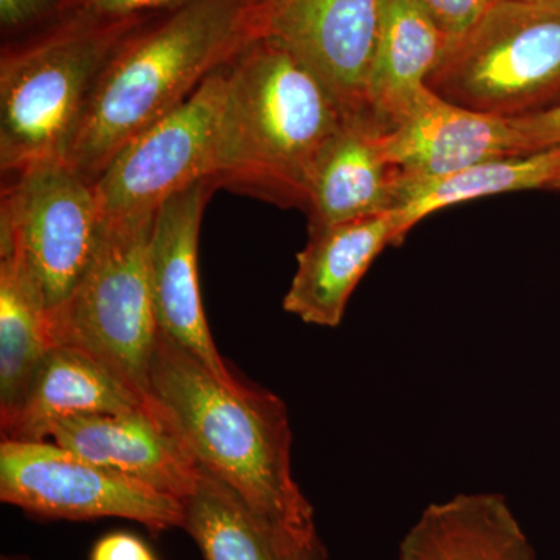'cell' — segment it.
<instances>
[{
  "label": "cell",
  "instance_id": "obj_10",
  "mask_svg": "<svg viewBox=\"0 0 560 560\" xmlns=\"http://www.w3.org/2000/svg\"><path fill=\"white\" fill-rule=\"evenodd\" d=\"M378 16L381 0H275L254 7V31L311 70L342 119L370 121L368 75Z\"/></svg>",
  "mask_w": 560,
  "mask_h": 560
},
{
  "label": "cell",
  "instance_id": "obj_13",
  "mask_svg": "<svg viewBox=\"0 0 560 560\" xmlns=\"http://www.w3.org/2000/svg\"><path fill=\"white\" fill-rule=\"evenodd\" d=\"M55 444L81 458L187 499L197 489L201 466L161 416L139 410L101 412L62 420Z\"/></svg>",
  "mask_w": 560,
  "mask_h": 560
},
{
  "label": "cell",
  "instance_id": "obj_8",
  "mask_svg": "<svg viewBox=\"0 0 560 560\" xmlns=\"http://www.w3.org/2000/svg\"><path fill=\"white\" fill-rule=\"evenodd\" d=\"M0 500L66 521L125 518L151 530L184 523V501L47 442L2 440Z\"/></svg>",
  "mask_w": 560,
  "mask_h": 560
},
{
  "label": "cell",
  "instance_id": "obj_12",
  "mask_svg": "<svg viewBox=\"0 0 560 560\" xmlns=\"http://www.w3.org/2000/svg\"><path fill=\"white\" fill-rule=\"evenodd\" d=\"M383 150L401 176L433 178L480 162L530 154L514 121L445 101L425 88L382 135Z\"/></svg>",
  "mask_w": 560,
  "mask_h": 560
},
{
  "label": "cell",
  "instance_id": "obj_25",
  "mask_svg": "<svg viewBox=\"0 0 560 560\" xmlns=\"http://www.w3.org/2000/svg\"><path fill=\"white\" fill-rule=\"evenodd\" d=\"M521 131L529 153L560 147V105L536 116L512 120Z\"/></svg>",
  "mask_w": 560,
  "mask_h": 560
},
{
  "label": "cell",
  "instance_id": "obj_29",
  "mask_svg": "<svg viewBox=\"0 0 560 560\" xmlns=\"http://www.w3.org/2000/svg\"><path fill=\"white\" fill-rule=\"evenodd\" d=\"M3 560H22V559L3 558Z\"/></svg>",
  "mask_w": 560,
  "mask_h": 560
},
{
  "label": "cell",
  "instance_id": "obj_19",
  "mask_svg": "<svg viewBox=\"0 0 560 560\" xmlns=\"http://www.w3.org/2000/svg\"><path fill=\"white\" fill-rule=\"evenodd\" d=\"M183 529L200 548L202 560H327L320 539H302L261 517L205 469L197 489L184 500Z\"/></svg>",
  "mask_w": 560,
  "mask_h": 560
},
{
  "label": "cell",
  "instance_id": "obj_6",
  "mask_svg": "<svg viewBox=\"0 0 560 560\" xmlns=\"http://www.w3.org/2000/svg\"><path fill=\"white\" fill-rule=\"evenodd\" d=\"M427 88L463 108L523 119L560 105V0H497L447 40Z\"/></svg>",
  "mask_w": 560,
  "mask_h": 560
},
{
  "label": "cell",
  "instance_id": "obj_4",
  "mask_svg": "<svg viewBox=\"0 0 560 560\" xmlns=\"http://www.w3.org/2000/svg\"><path fill=\"white\" fill-rule=\"evenodd\" d=\"M153 16H66L10 39L0 55V171L66 160L92 91L121 40Z\"/></svg>",
  "mask_w": 560,
  "mask_h": 560
},
{
  "label": "cell",
  "instance_id": "obj_2",
  "mask_svg": "<svg viewBox=\"0 0 560 560\" xmlns=\"http://www.w3.org/2000/svg\"><path fill=\"white\" fill-rule=\"evenodd\" d=\"M256 38L253 0H189L131 32L102 70L66 161L95 183L117 151Z\"/></svg>",
  "mask_w": 560,
  "mask_h": 560
},
{
  "label": "cell",
  "instance_id": "obj_21",
  "mask_svg": "<svg viewBox=\"0 0 560 560\" xmlns=\"http://www.w3.org/2000/svg\"><path fill=\"white\" fill-rule=\"evenodd\" d=\"M51 348L49 313L20 271L0 260V415L20 401Z\"/></svg>",
  "mask_w": 560,
  "mask_h": 560
},
{
  "label": "cell",
  "instance_id": "obj_5",
  "mask_svg": "<svg viewBox=\"0 0 560 560\" xmlns=\"http://www.w3.org/2000/svg\"><path fill=\"white\" fill-rule=\"evenodd\" d=\"M154 213L105 220L97 249L75 289L49 313L54 346L88 353L151 411V364L158 329L149 245Z\"/></svg>",
  "mask_w": 560,
  "mask_h": 560
},
{
  "label": "cell",
  "instance_id": "obj_22",
  "mask_svg": "<svg viewBox=\"0 0 560 560\" xmlns=\"http://www.w3.org/2000/svg\"><path fill=\"white\" fill-rule=\"evenodd\" d=\"M66 0H0L3 36L22 38L49 27L65 16Z\"/></svg>",
  "mask_w": 560,
  "mask_h": 560
},
{
  "label": "cell",
  "instance_id": "obj_17",
  "mask_svg": "<svg viewBox=\"0 0 560 560\" xmlns=\"http://www.w3.org/2000/svg\"><path fill=\"white\" fill-rule=\"evenodd\" d=\"M445 44L418 0H381L366 102L368 119L383 135L410 113Z\"/></svg>",
  "mask_w": 560,
  "mask_h": 560
},
{
  "label": "cell",
  "instance_id": "obj_9",
  "mask_svg": "<svg viewBox=\"0 0 560 560\" xmlns=\"http://www.w3.org/2000/svg\"><path fill=\"white\" fill-rule=\"evenodd\" d=\"M228 66L117 151L94 183L105 220L156 212L172 195L212 180Z\"/></svg>",
  "mask_w": 560,
  "mask_h": 560
},
{
  "label": "cell",
  "instance_id": "obj_28",
  "mask_svg": "<svg viewBox=\"0 0 560 560\" xmlns=\"http://www.w3.org/2000/svg\"><path fill=\"white\" fill-rule=\"evenodd\" d=\"M550 190L560 191V173L558 178H556L555 183L551 184Z\"/></svg>",
  "mask_w": 560,
  "mask_h": 560
},
{
  "label": "cell",
  "instance_id": "obj_15",
  "mask_svg": "<svg viewBox=\"0 0 560 560\" xmlns=\"http://www.w3.org/2000/svg\"><path fill=\"white\" fill-rule=\"evenodd\" d=\"M139 410L153 412L98 361L79 349L54 346L20 401L0 415V430L2 440L46 442L62 420Z\"/></svg>",
  "mask_w": 560,
  "mask_h": 560
},
{
  "label": "cell",
  "instance_id": "obj_20",
  "mask_svg": "<svg viewBox=\"0 0 560 560\" xmlns=\"http://www.w3.org/2000/svg\"><path fill=\"white\" fill-rule=\"evenodd\" d=\"M559 173L560 147H555L525 156L480 162L433 178L400 175L390 210L396 217L399 243L416 224L438 210L508 191L550 190Z\"/></svg>",
  "mask_w": 560,
  "mask_h": 560
},
{
  "label": "cell",
  "instance_id": "obj_7",
  "mask_svg": "<svg viewBox=\"0 0 560 560\" xmlns=\"http://www.w3.org/2000/svg\"><path fill=\"white\" fill-rule=\"evenodd\" d=\"M0 200V260L38 294L47 313L68 300L97 249L105 217L94 183L66 160L7 175Z\"/></svg>",
  "mask_w": 560,
  "mask_h": 560
},
{
  "label": "cell",
  "instance_id": "obj_26",
  "mask_svg": "<svg viewBox=\"0 0 560 560\" xmlns=\"http://www.w3.org/2000/svg\"><path fill=\"white\" fill-rule=\"evenodd\" d=\"M91 560H158L135 534L110 533L94 545Z\"/></svg>",
  "mask_w": 560,
  "mask_h": 560
},
{
  "label": "cell",
  "instance_id": "obj_16",
  "mask_svg": "<svg viewBox=\"0 0 560 560\" xmlns=\"http://www.w3.org/2000/svg\"><path fill=\"white\" fill-rule=\"evenodd\" d=\"M382 135L371 121L345 120L331 136L308 186V231L393 210L400 172L386 156Z\"/></svg>",
  "mask_w": 560,
  "mask_h": 560
},
{
  "label": "cell",
  "instance_id": "obj_3",
  "mask_svg": "<svg viewBox=\"0 0 560 560\" xmlns=\"http://www.w3.org/2000/svg\"><path fill=\"white\" fill-rule=\"evenodd\" d=\"M342 121L311 70L254 38L228 66L212 183L305 209L316 161Z\"/></svg>",
  "mask_w": 560,
  "mask_h": 560
},
{
  "label": "cell",
  "instance_id": "obj_24",
  "mask_svg": "<svg viewBox=\"0 0 560 560\" xmlns=\"http://www.w3.org/2000/svg\"><path fill=\"white\" fill-rule=\"evenodd\" d=\"M497 0H418L445 39L453 40L469 32Z\"/></svg>",
  "mask_w": 560,
  "mask_h": 560
},
{
  "label": "cell",
  "instance_id": "obj_1",
  "mask_svg": "<svg viewBox=\"0 0 560 560\" xmlns=\"http://www.w3.org/2000/svg\"><path fill=\"white\" fill-rule=\"evenodd\" d=\"M151 397L194 459L257 514L302 539H319L307 497L294 480L285 404L237 378L220 381L189 350L158 334Z\"/></svg>",
  "mask_w": 560,
  "mask_h": 560
},
{
  "label": "cell",
  "instance_id": "obj_18",
  "mask_svg": "<svg viewBox=\"0 0 560 560\" xmlns=\"http://www.w3.org/2000/svg\"><path fill=\"white\" fill-rule=\"evenodd\" d=\"M397 560H536V552L503 495L459 493L420 514Z\"/></svg>",
  "mask_w": 560,
  "mask_h": 560
},
{
  "label": "cell",
  "instance_id": "obj_14",
  "mask_svg": "<svg viewBox=\"0 0 560 560\" xmlns=\"http://www.w3.org/2000/svg\"><path fill=\"white\" fill-rule=\"evenodd\" d=\"M399 245L393 212L308 231L283 311L313 326H340L350 296L371 265L385 248Z\"/></svg>",
  "mask_w": 560,
  "mask_h": 560
},
{
  "label": "cell",
  "instance_id": "obj_11",
  "mask_svg": "<svg viewBox=\"0 0 560 560\" xmlns=\"http://www.w3.org/2000/svg\"><path fill=\"white\" fill-rule=\"evenodd\" d=\"M215 189L212 180H198L156 209L149 245L150 287L158 329L189 350L220 381L232 383L238 377L213 342L198 280L202 213Z\"/></svg>",
  "mask_w": 560,
  "mask_h": 560
},
{
  "label": "cell",
  "instance_id": "obj_23",
  "mask_svg": "<svg viewBox=\"0 0 560 560\" xmlns=\"http://www.w3.org/2000/svg\"><path fill=\"white\" fill-rule=\"evenodd\" d=\"M189 0H66L65 16L95 21H119L156 16Z\"/></svg>",
  "mask_w": 560,
  "mask_h": 560
},
{
  "label": "cell",
  "instance_id": "obj_27",
  "mask_svg": "<svg viewBox=\"0 0 560 560\" xmlns=\"http://www.w3.org/2000/svg\"><path fill=\"white\" fill-rule=\"evenodd\" d=\"M271 2H275V0H253L254 7H265Z\"/></svg>",
  "mask_w": 560,
  "mask_h": 560
}]
</instances>
